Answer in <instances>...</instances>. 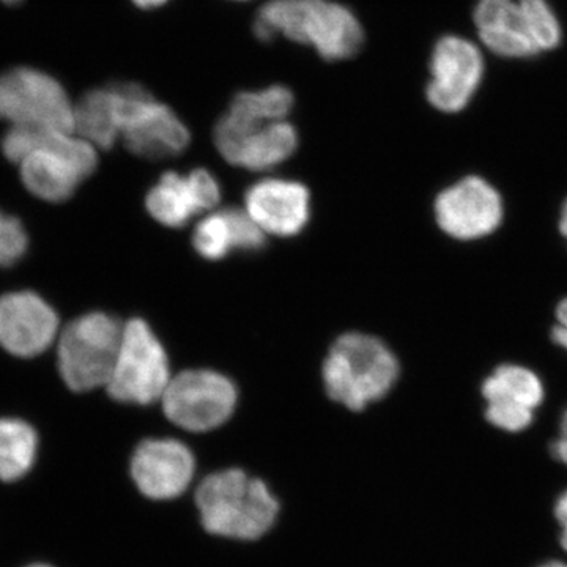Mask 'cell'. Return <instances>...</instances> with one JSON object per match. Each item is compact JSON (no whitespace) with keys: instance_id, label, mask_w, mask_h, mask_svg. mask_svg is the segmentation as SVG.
Returning a JSON list of instances; mask_svg holds the SVG:
<instances>
[{"instance_id":"21","label":"cell","mask_w":567,"mask_h":567,"mask_svg":"<svg viewBox=\"0 0 567 567\" xmlns=\"http://www.w3.org/2000/svg\"><path fill=\"white\" fill-rule=\"evenodd\" d=\"M39 454V434L20 417H0V481L13 483L31 472Z\"/></svg>"},{"instance_id":"18","label":"cell","mask_w":567,"mask_h":567,"mask_svg":"<svg viewBox=\"0 0 567 567\" xmlns=\"http://www.w3.org/2000/svg\"><path fill=\"white\" fill-rule=\"evenodd\" d=\"M473 18L477 37L499 58L525 59L539 54L518 0H480Z\"/></svg>"},{"instance_id":"1","label":"cell","mask_w":567,"mask_h":567,"mask_svg":"<svg viewBox=\"0 0 567 567\" xmlns=\"http://www.w3.org/2000/svg\"><path fill=\"white\" fill-rule=\"evenodd\" d=\"M257 39L278 35L308 44L324 61L353 58L364 43V31L352 10L333 0H270L254 21Z\"/></svg>"},{"instance_id":"27","label":"cell","mask_w":567,"mask_h":567,"mask_svg":"<svg viewBox=\"0 0 567 567\" xmlns=\"http://www.w3.org/2000/svg\"><path fill=\"white\" fill-rule=\"evenodd\" d=\"M140 9L151 10L158 9V7L164 6V3L169 2V0H133Z\"/></svg>"},{"instance_id":"23","label":"cell","mask_w":567,"mask_h":567,"mask_svg":"<svg viewBox=\"0 0 567 567\" xmlns=\"http://www.w3.org/2000/svg\"><path fill=\"white\" fill-rule=\"evenodd\" d=\"M28 248V233L20 219L0 212V268L20 262Z\"/></svg>"},{"instance_id":"16","label":"cell","mask_w":567,"mask_h":567,"mask_svg":"<svg viewBox=\"0 0 567 567\" xmlns=\"http://www.w3.org/2000/svg\"><path fill=\"white\" fill-rule=\"evenodd\" d=\"M221 200L215 175L205 169L189 174L166 173L148 192L145 205L152 218L163 226L181 229L193 216L212 210Z\"/></svg>"},{"instance_id":"28","label":"cell","mask_w":567,"mask_h":567,"mask_svg":"<svg viewBox=\"0 0 567 567\" xmlns=\"http://www.w3.org/2000/svg\"><path fill=\"white\" fill-rule=\"evenodd\" d=\"M559 230L567 238V199L565 205H563L561 218H559Z\"/></svg>"},{"instance_id":"22","label":"cell","mask_w":567,"mask_h":567,"mask_svg":"<svg viewBox=\"0 0 567 567\" xmlns=\"http://www.w3.org/2000/svg\"><path fill=\"white\" fill-rule=\"evenodd\" d=\"M539 52L551 51L563 39L561 24L547 0H518Z\"/></svg>"},{"instance_id":"7","label":"cell","mask_w":567,"mask_h":567,"mask_svg":"<svg viewBox=\"0 0 567 567\" xmlns=\"http://www.w3.org/2000/svg\"><path fill=\"white\" fill-rule=\"evenodd\" d=\"M166 350L142 319L123 327L121 349L106 390L122 404L151 405L163 398L171 383Z\"/></svg>"},{"instance_id":"29","label":"cell","mask_w":567,"mask_h":567,"mask_svg":"<svg viewBox=\"0 0 567 567\" xmlns=\"http://www.w3.org/2000/svg\"><path fill=\"white\" fill-rule=\"evenodd\" d=\"M540 567H567V565H565V563L551 561Z\"/></svg>"},{"instance_id":"14","label":"cell","mask_w":567,"mask_h":567,"mask_svg":"<svg viewBox=\"0 0 567 567\" xmlns=\"http://www.w3.org/2000/svg\"><path fill=\"white\" fill-rule=\"evenodd\" d=\"M488 423L506 432H522L535 420L544 401V385L528 368L503 364L483 385Z\"/></svg>"},{"instance_id":"3","label":"cell","mask_w":567,"mask_h":567,"mask_svg":"<svg viewBox=\"0 0 567 567\" xmlns=\"http://www.w3.org/2000/svg\"><path fill=\"white\" fill-rule=\"evenodd\" d=\"M322 372L328 395L361 412L390 393L399 379V361L379 338L347 333L331 347Z\"/></svg>"},{"instance_id":"4","label":"cell","mask_w":567,"mask_h":567,"mask_svg":"<svg viewBox=\"0 0 567 567\" xmlns=\"http://www.w3.org/2000/svg\"><path fill=\"white\" fill-rule=\"evenodd\" d=\"M99 148L76 133L41 132L20 163L25 189L47 203H65L99 166Z\"/></svg>"},{"instance_id":"31","label":"cell","mask_w":567,"mask_h":567,"mask_svg":"<svg viewBox=\"0 0 567 567\" xmlns=\"http://www.w3.org/2000/svg\"><path fill=\"white\" fill-rule=\"evenodd\" d=\"M28 567H51V566H48V565H32V566H28Z\"/></svg>"},{"instance_id":"12","label":"cell","mask_w":567,"mask_h":567,"mask_svg":"<svg viewBox=\"0 0 567 567\" xmlns=\"http://www.w3.org/2000/svg\"><path fill=\"white\" fill-rule=\"evenodd\" d=\"M505 208L491 183L470 175L439 194L435 218L440 229L456 240H477L498 229Z\"/></svg>"},{"instance_id":"20","label":"cell","mask_w":567,"mask_h":567,"mask_svg":"<svg viewBox=\"0 0 567 567\" xmlns=\"http://www.w3.org/2000/svg\"><path fill=\"white\" fill-rule=\"evenodd\" d=\"M74 133L104 151L121 140L118 84L93 89L74 104Z\"/></svg>"},{"instance_id":"30","label":"cell","mask_w":567,"mask_h":567,"mask_svg":"<svg viewBox=\"0 0 567 567\" xmlns=\"http://www.w3.org/2000/svg\"><path fill=\"white\" fill-rule=\"evenodd\" d=\"M2 2L10 3V6H14V3L21 2V0H2Z\"/></svg>"},{"instance_id":"13","label":"cell","mask_w":567,"mask_h":567,"mask_svg":"<svg viewBox=\"0 0 567 567\" xmlns=\"http://www.w3.org/2000/svg\"><path fill=\"white\" fill-rule=\"evenodd\" d=\"M59 333V316L39 293L18 290L0 297V347L20 358L47 352Z\"/></svg>"},{"instance_id":"24","label":"cell","mask_w":567,"mask_h":567,"mask_svg":"<svg viewBox=\"0 0 567 567\" xmlns=\"http://www.w3.org/2000/svg\"><path fill=\"white\" fill-rule=\"evenodd\" d=\"M554 342L567 350V300L561 301L557 308V324L551 330Z\"/></svg>"},{"instance_id":"8","label":"cell","mask_w":567,"mask_h":567,"mask_svg":"<svg viewBox=\"0 0 567 567\" xmlns=\"http://www.w3.org/2000/svg\"><path fill=\"white\" fill-rule=\"evenodd\" d=\"M121 140L141 158H173L186 151L192 134L169 106L134 82H118Z\"/></svg>"},{"instance_id":"17","label":"cell","mask_w":567,"mask_h":567,"mask_svg":"<svg viewBox=\"0 0 567 567\" xmlns=\"http://www.w3.org/2000/svg\"><path fill=\"white\" fill-rule=\"evenodd\" d=\"M245 210L257 226L278 237H293L311 216V194L301 183L264 178L245 194Z\"/></svg>"},{"instance_id":"2","label":"cell","mask_w":567,"mask_h":567,"mask_svg":"<svg viewBox=\"0 0 567 567\" xmlns=\"http://www.w3.org/2000/svg\"><path fill=\"white\" fill-rule=\"evenodd\" d=\"M200 522L210 535L254 540L274 527L279 503L259 477L229 468L205 477L196 491Z\"/></svg>"},{"instance_id":"19","label":"cell","mask_w":567,"mask_h":567,"mask_svg":"<svg viewBox=\"0 0 567 567\" xmlns=\"http://www.w3.org/2000/svg\"><path fill=\"white\" fill-rule=\"evenodd\" d=\"M267 244L265 233L248 212L226 208L210 213L197 224L193 234V246L207 260H221L234 249L257 252Z\"/></svg>"},{"instance_id":"26","label":"cell","mask_w":567,"mask_h":567,"mask_svg":"<svg viewBox=\"0 0 567 567\" xmlns=\"http://www.w3.org/2000/svg\"><path fill=\"white\" fill-rule=\"evenodd\" d=\"M555 514H557L559 525H561V546L567 551V491L559 496Z\"/></svg>"},{"instance_id":"10","label":"cell","mask_w":567,"mask_h":567,"mask_svg":"<svg viewBox=\"0 0 567 567\" xmlns=\"http://www.w3.org/2000/svg\"><path fill=\"white\" fill-rule=\"evenodd\" d=\"M215 145L226 162L244 169H274L297 152L298 132L292 123L249 122L224 114L215 126Z\"/></svg>"},{"instance_id":"9","label":"cell","mask_w":567,"mask_h":567,"mask_svg":"<svg viewBox=\"0 0 567 567\" xmlns=\"http://www.w3.org/2000/svg\"><path fill=\"white\" fill-rule=\"evenodd\" d=\"M167 420L189 432H208L234 415L238 390L229 377L208 369L185 371L164 391Z\"/></svg>"},{"instance_id":"5","label":"cell","mask_w":567,"mask_h":567,"mask_svg":"<svg viewBox=\"0 0 567 567\" xmlns=\"http://www.w3.org/2000/svg\"><path fill=\"white\" fill-rule=\"evenodd\" d=\"M123 327L106 312H89L66 324L59 338L58 368L74 393L110 382L121 349Z\"/></svg>"},{"instance_id":"11","label":"cell","mask_w":567,"mask_h":567,"mask_svg":"<svg viewBox=\"0 0 567 567\" xmlns=\"http://www.w3.org/2000/svg\"><path fill=\"white\" fill-rule=\"evenodd\" d=\"M484 76L483 52L473 41L446 35L436 41L431 58L429 103L435 110L456 114L464 111Z\"/></svg>"},{"instance_id":"15","label":"cell","mask_w":567,"mask_h":567,"mask_svg":"<svg viewBox=\"0 0 567 567\" xmlns=\"http://www.w3.org/2000/svg\"><path fill=\"white\" fill-rule=\"evenodd\" d=\"M196 461L192 450L174 439L145 440L132 457V476L152 499H173L192 484Z\"/></svg>"},{"instance_id":"25","label":"cell","mask_w":567,"mask_h":567,"mask_svg":"<svg viewBox=\"0 0 567 567\" xmlns=\"http://www.w3.org/2000/svg\"><path fill=\"white\" fill-rule=\"evenodd\" d=\"M551 454L561 464L567 465V410L563 415L561 424H559L558 439L551 443Z\"/></svg>"},{"instance_id":"6","label":"cell","mask_w":567,"mask_h":567,"mask_svg":"<svg viewBox=\"0 0 567 567\" xmlns=\"http://www.w3.org/2000/svg\"><path fill=\"white\" fill-rule=\"evenodd\" d=\"M0 121L10 126L74 133V104L51 74L17 66L0 74Z\"/></svg>"}]
</instances>
